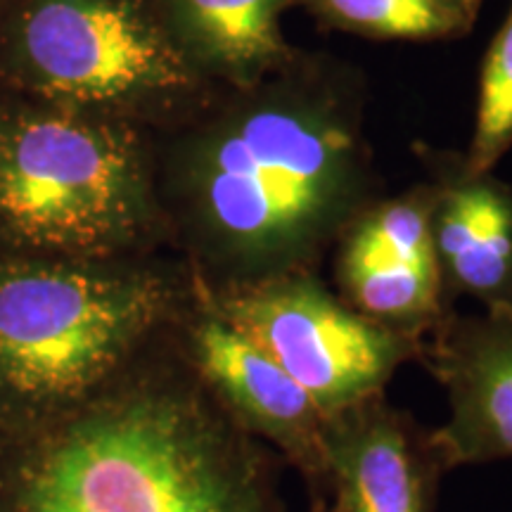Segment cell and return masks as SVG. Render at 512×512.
Returning a JSON list of instances; mask_svg holds the SVG:
<instances>
[{"label": "cell", "instance_id": "1", "mask_svg": "<svg viewBox=\"0 0 512 512\" xmlns=\"http://www.w3.org/2000/svg\"><path fill=\"white\" fill-rule=\"evenodd\" d=\"M280 465L166 330L91 401L15 434L0 512H283Z\"/></svg>", "mask_w": 512, "mask_h": 512}, {"label": "cell", "instance_id": "2", "mask_svg": "<svg viewBox=\"0 0 512 512\" xmlns=\"http://www.w3.org/2000/svg\"><path fill=\"white\" fill-rule=\"evenodd\" d=\"M157 176L171 240L211 290L313 271L366 202L356 126L318 93L259 95L192 124Z\"/></svg>", "mask_w": 512, "mask_h": 512}, {"label": "cell", "instance_id": "3", "mask_svg": "<svg viewBox=\"0 0 512 512\" xmlns=\"http://www.w3.org/2000/svg\"><path fill=\"white\" fill-rule=\"evenodd\" d=\"M188 283L147 256L0 249V427L36 430L110 387L169 330Z\"/></svg>", "mask_w": 512, "mask_h": 512}, {"label": "cell", "instance_id": "4", "mask_svg": "<svg viewBox=\"0 0 512 512\" xmlns=\"http://www.w3.org/2000/svg\"><path fill=\"white\" fill-rule=\"evenodd\" d=\"M166 240L147 128L0 88V249L126 259Z\"/></svg>", "mask_w": 512, "mask_h": 512}, {"label": "cell", "instance_id": "5", "mask_svg": "<svg viewBox=\"0 0 512 512\" xmlns=\"http://www.w3.org/2000/svg\"><path fill=\"white\" fill-rule=\"evenodd\" d=\"M207 86L157 0H8L0 10V88L150 131L188 124Z\"/></svg>", "mask_w": 512, "mask_h": 512}, {"label": "cell", "instance_id": "6", "mask_svg": "<svg viewBox=\"0 0 512 512\" xmlns=\"http://www.w3.org/2000/svg\"><path fill=\"white\" fill-rule=\"evenodd\" d=\"M200 285L235 328L302 384L325 418L384 394L396 370L418 361L425 342L351 309L313 271L223 290Z\"/></svg>", "mask_w": 512, "mask_h": 512}, {"label": "cell", "instance_id": "7", "mask_svg": "<svg viewBox=\"0 0 512 512\" xmlns=\"http://www.w3.org/2000/svg\"><path fill=\"white\" fill-rule=\"evenodd\" d=\"M171 339L192 373L242 430L292 465L316 498H330L325 415L290 373L216 309L188 271Z\"/></svg>", "mask_w": 512, "mask_h": 512}, {"label": "cell", "instance_id": "8", "mask_svg": "<svg viewBox=\"0 0 512 512\" xmlns=\"http://www.w3.org/2000/svg\"><path fill=\"white\" fill-rule=\"evenodd\" d=\"M418 363L446 392L448 418L430 430L444 472L512 460V306L444 316Z\"/></svg>", "mask_w": 512, "mask_h": 512}, {"label": "cell", "instance_id": "9", "mask_svg": "<svg viewBox=\"0 0 512 512\" xmlns=\"http://www.w3.org/2000/svg\"><path fill=\"white\" fill-rule=\"evenodd\" d=\"M325 458L335 512H432L446 475L430 430L384 394L325 418Z\"/></svg>", "mask_w": 512, "mask_h": 512}, {"label": "cell", "instance_id": "10", "mask_svg": "<svg viewBox=\"0 0 512 512\" xmlns=\"http://www.w3.org/2000/svg\"><path fill=\"white\" fill-rule=\"evenodd\" d=\"M432 240L441 287L484 302L512 306V188L463 176L437 195Z\"/></svg>", "mask_w": 512, "mask_h": 512}, {"label": "cell", "instance_id": "11", "mask_svg": "<svg viewBox=\"0 0 512 512\" xmlns=\"http://www.w3.org/2000/svg\"><path fill=\"white\" fill-rule=\"evenodd\" d=\"M292 0H157L171 38L204 79L254 86L287 60L280 15Z\"/></svg>", "mask_w": 512, "mask_h": 512}, {"label": "cell", "instance_id": "12", "mask_svg": "<svg viewBox=\"0 0 512 512\" xmlns=\"http://www.w3.org/2000/svg\"><path fill=\"white\" fill-rule=\"evenodd\" d=\"M323 22L377 38H439L465 27L446 0H304Z\"/></svg>", "mask_w": 512, "mask_h": 512}, {"label": "cell", "instance_id": "13", "mask_svg": "<svg viewBox=\"0 0 512 512\" xmlns=\"http://www.w3.org/2000/svg\"><path fill=\"white\" fill-rule=\"evenodd\" d=\"M512 145V8L505 17L479 81L477 124L465 176H482Z\"/></svg>", "mask_w": 512, "mask_h": 512}, {"label": "cell", "instance_id": "14", "mask_svg": "<svg viewBox=\"0 0 512 512\" xmlns=\"http://www.w3.org/2000/svg\"><path fill=\"white\" fill-rule=\"evenodd\" d=\"M446 3L453 5V8H456L460 15L465 17V22H472L477 15L479 5H482V0H446Z\"/></svg>", "mask_w": 512, "mask_h": 512}, {"label": "cell", "instance_id": "15", "mask_svg": "<svg viewBox=\"0 0 512 512\" xmlns=\"http://www.w3.org/2000/svg\"><path fill=\"white\" fill-rule=\"evenodd\" d=\"M311 512H335L330 505V498H316V501L311 503Z\"/></svg>", "mask_w": 512, "mask_h": 512}, {"label": "cell", "instance_id": "16", "mask_svg": "<svg viewBox=\"0 0 512 512\" xmlns=\"http://www.w3.org/2000/svg\"><path fill=\"white\" fill-rule=\"evenodd\" d=\"M5 5H8V0H0V10H3Z\"/></svg>", "mask_w": 512, "mask_h": 512}]
</instances>
